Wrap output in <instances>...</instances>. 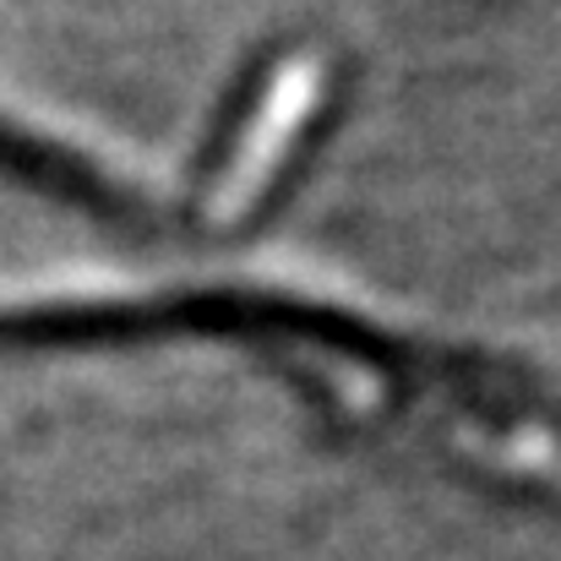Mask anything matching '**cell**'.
<instances>
[{
	"instance_id": "cell-1",
	"label": "cell",
	"mask_w": 561,
	"mask_h": 561,
	"mask_svg": "<svg viewBox=\"0 0 561 561\" xmlns=\"http://www.w3.org/2000/svg\"><path fill=\"white\" fill-rule=\"evenodd\" d=\"M333 104H339V71L322 49H278L256 60L240 77L196 164V191L186 207L191 229L213 234L251 229L262 207H273V196L289 186L317 131L333 121Z\"/></svg>"
},
{
	"instance_id": "cell-2",
	"label": "cell",
	"mask_w": 561,
	"mask_h": 561,
	"mask_svg": "<svg viewBox=\"0 0 561 561\" xmlns=\"http://www.w3.org/2000/svg\"><path fill=\"white\" fill-rule=\"evenodd\" d=\"M0 175L33 191H49V196H60L93 218H110V224H148L153 218V207L131 186H121L110 170H99L77 148H60L44 131H27L5 115H0Z\"/></svg>"
}]
</instances>
